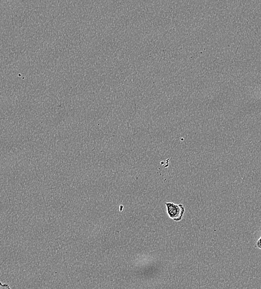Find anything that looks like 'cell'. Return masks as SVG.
Wrapping results in <instances>:
<instances>
[{
  "instance_id": "1",
  "label": "cell",
  "mask_w": 261,
  "mask_h": 289,
  "mask_svg": "<svg viewBox=\"0 0 261 289\" xmlns=\"http://www.w3.org/2000/svg\"><path fill=\"white\" fill-rule=\"evenodd\" d=\"M168 216L170 219L176 222L183 219L185 208L183 204H175L173 203L165 204Z\"/></svg>"
},
{
  "instance_id": "3",
  "label": "cell",
  "mask_w": 261,
  "mask_h": 289,
  "mask_svg": "<svg viewBox=\"0 0 261 289\" xmlns=\"http://www.w3.org/2000/svg\"><path fill=\"white\" fill-rule=\"evenodd\" d=\"M255 247L261 250V237L258 240V241L257 242Z\"/></svg>"
},
{
  "instance_id": "2",
  "label": "cell",
  "mask_w": 261,
  "mask_h": 289,
  "mask_svg": "<svg viewBox=\"0 0 261 289\" xmlns=\"http://www.w3.org/2000/svg\"><path fill=\"white\" fill-rule=\"evenodd\" d=\"M0 289H11V288L8 284H2L0 282Z\"/></svg>"
}]
</instances>
